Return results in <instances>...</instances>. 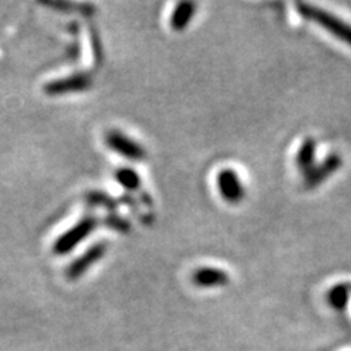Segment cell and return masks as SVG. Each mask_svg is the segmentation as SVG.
<instances>
[{
    "instance_id": "cell-1",
    "label": "cell",
    "mask_w": 351,
    "mask_h": 351,
    "mask_svg": "<svg viewBox=\"0 0 351 351\" xmlns=\"http://www.w3.org/2000/svg\"><path fill=\"white\" fill-rule=\"evenodd\" d=\"M295 6H298V10L302 16L316 22L317 25L322 27L328 32H331L335 38L341 40L343 43L351 46V24H348V22L332 15L331 12H326V10L312 5L298 3Z\"/></svg>"
},
{
    "instance_id": "cell-2",
    "label": "cell",
    "mask_w": 351,
    "mask_h": 351,
    "mask_svg": "<svg viewBox=\"0 0 351 351\" xmlns=\"http://www.w3.org/2000/svg\"><path fill=\"white\" fill-rule=\"evenodd\" d=\"M98 221L94 217H85L80 223H76L71 230L64 232L53 245V252L56 255H68L78 246L81 241H84L90 236L94 228L97 227Z\"/></svg>"
},
{
    "instance_id": "cell-3",
    "label": "cell",
    "mask_w": 351,
    "mask_h": 351,
    "mask_svg": "<svg viewBox=\"0 0 351 351\" xmlns=\"http://www.w3.org/2000/svg\"><path fill=\"white\" fill-rule=\"evenodd\" d=\"M106 142L110 149H113L119 156L128 160L141 161L147 157V151L144 147L119 130H110L106 136Z\"/></svg>"
},
{
    "instance_id": "cell-4",
    "label": "cell",
    "mask_w": 351,
    "mask_h": 351,
    "mask_svg": "<svg viewBox=\"0 0 351 351\" xmlns=\"http://www.w3.org/2000/svg\"><path fill=\"white\" fill-rule=\"evenodd\" d=\"M343 157L337 152L329 154V156L319 164H315V167L311 169L303 176V184L306 189H313L316 186L324 183L326 179L341 169Z\"/></svg>"
},
{
    "instance_id": "cell-5",
    "label": "cell",
    "mask_w": 351,
    "mask_h": 351,
    "mask_svg": "<svg viewBox=\"0 0 351 351\" xmlns=\"http://www.w3.org/2000/svg\"><path fill=\"white\" fill-rule=\"evenodd\" d=\"M217 188L228 204H239L245 197V188L239 174L232 169H224L217 176Z\"/></svg>"
},
{
    "instance_id": "cell-6",
    "label": "cell",
    "mask_w": 351,
    "mask_h": 351,
    "mask_svg": "<svg viewBox=\"0 0 351 351\" xmlns=\"http://www.w3.org/2000/svg\"><path fill=\"white\" fill-rule=\"evenodd\" d=\"M93 81L88 75L85 73H75L71 76H66V78L54 80L49 84L44 85V93L51 97L56 95H64L71 93H81L86 91L88 88H91Z\"/></svg>"
},
{
    "instance_id": "cell-7",
    "label": "cell",
    "mask_w": 351,
    "mask_h": 351,
    "mask_svg": "<svg viewBox=\"0 0 351 351\" xmlns=\"http://www.w3.org/2000/svg\"><path fill=\"white\" fill-rule=\"evenodd\" d=\"M106 252H107V246L104 243H97L91 246L84 255H81L78 259H75L71 263L68 267V271H66V276H68L69 280H78L104 256Z\"/></svg>"
},
{
    "instance_id": "cell-8",
    "label": "cell",
    "mask_w": 351,
    "mask_h": 351,
    "mask_svg": "<svg viewBox=\"0 0 351 351\" xmlns=\"http://www.w3.org/2000/svg\"><path fill=\"white\" fill-rule=\"evenodd\" d=\"M192 281L196 287L215 289V287H223V285H227L230 278H228V274L223 269L204 267L193 272Z\"/></svg>"
},
{
    "instance_id": "cell-9",
    "label": "cell",
    "mask_w": 351,
    "mask_h": 351,
    "mask_svg": "<svg viewBox=\"0 0 351 351\" xmlns=\"http://www.w3.org/2000/svg\"><path fill=\"white\" fill-rule=\"evenodd\" d=\"M196 12V5L193 2H180L174 8L171 18H170V27L174 31H183L189 27L191 21L193 19Z\"/></svg>"
},
{
    "instance_id": "cell-10",
    "label": "cell",
    "mask_w": 351,
    "mask_h": 351,
    "mask_svg": "<svg viewBox=\"0 0 351 351\" xmlns=\"http://www.w3.org/2000/svg\"><path fill=\"white\" fill-rule=\"evenodd\" d=\"M316 141L313 138H306L298 151V156H295V164H298L299 170L304 174L311 169L315 167L316 164Z\"/></svg>"
},
{
    "instance_id": "cell-11",
    "label": "cell",
    "mask_w": 351,
    "mask_h": 351,
    "mask_svg": "<svg viewBox=\"0 0 351 351\" xmlns=\"http://www.w3.org/2000/svg\"><path fill=\"white\" fill-rule=\"evenodd\" d=\"M350 293H351V284H348V282L337 284L328 291L326 300L332 309L346 311L348 306V300H350Z\"/></svg>"
},
{
    "instance_id": "cell-12",
    "label": "cell",
    "mask_w": 351,
    "mask_h": 351,
    "mask_svg": "<svg viewBox=\"0 0 351 351\" xmlns=\"http://www.w3.org/2000/svg\"><path fill=\"white\" fill-rule=\"evenodd\" d=\"M116 180L126 191H138L142 183L139 174L134 169H120L116 171Z\"/></svg>"
},
{
    "instance_id": "cell-13",
    "label": "cell",
    "mask_w": 351,
    "mask_h": 351,
    "mask_svg": "<svg viewBox=\"0 0 351 351\" xmlns=\"http://www.w3.org/2000/svg\"><path fill=\"white\" fill-rule=\"evenodd\" d=\"M86 201L90 202L91 205H101V206H106L108 208V210H114L116 208V202L114 199H112V197L101 193V192H91L86 195Z\"/></svg>"
},
{
    "instance_id": "cell-14",
    "label": "cell",
    "mask_w": 351,
    "mask_h": 351,
    "mask_svg": "<svg viewBox=\"0 0 351 351\" xmlns=\"http://www.w3.org/2000/svg\"><path fill=\"white\" fill-rule=\"evenodd\" d=\"M107 221H110V223H107L108 226H112L113 228H116V230H128L129 228V223H126L123 218H119V217H110Z\"/></svg>"
}]
</instances>
